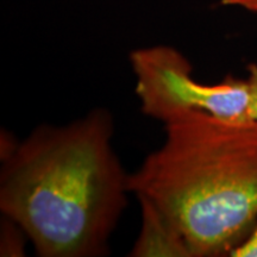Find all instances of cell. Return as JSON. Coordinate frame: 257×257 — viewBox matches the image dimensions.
Listing matches in <instances>:
<instances>
[{
    "instance_id": "cell-1",
    "label": "cell",
    "mask_w": 257,
    "mask_h": 257,
    "mask_svg": "<svg viewBox=\"0 0 257 257\" xmlns=\"http://www.w3.org/2000/svg\"><path fill=\"white\" fill-rule=\"evenodd\" d=\"M113 120L96 108L42 125L3 160L0 210L42 257H98L126 206L128 175L112 146Z\"/></svg>"
},
{
    "instance_id": "cell-2",
    "label": "cell",
    "mask_w": 257,
    "mask_h": 257,
    "mask_svg": "<svg viewBox=\"0 0 257 257\" xmlns=\"http://www.w3.org/2000/svg\"><path fill=\"white\" fill-rule=\"evenodd\" d=\"M128 175V192L172 223L192 257L231 255L257 225V120L192 110Z\"/></svg>"
},
{
    "instance_id": "cell-3",
    "label": "cell",
    "mask_w": 257,
    "mask_h": 257,
    "mask_svg": "<svg viewBox=\"0 0 257 257\" xmlns=\"http://www.w3.org/2000/svg\"><path fill=\"white\" fill-rule=\"evenodd\" d=\"M136 94L143 113L166 123L187 111L199 110L231 121L249 118L246 80L227 76L205 85L192 76L189 61L172 47L157 46L130 54Z\"/></svg>"
},
{
    "instance_id": "cell-4",
    "label": "cell",
    "mask_w": 257,
    "mask_h": 257,
    "mask_svg": "<svg viewBox=\"0 0 257 257\" xmlns=\"http://www.w3.org/2000/svg\"><path fill=\"white\" fill-rule=\"evenodd\" d=\"M142 229L130 256L192 257L186 243L172 223L149 202L140 201Z\"/></svg>"
},
{
    "instance_id": "cell-5",
    "label": "cell",
    "mask_w": 257,
    "mask_h": 257,
    "mask_svg": "<svg viewBox=\"0 0 257 257\" xmlns=\"http://www.w3.org/2000/svg\"><path fill=\"white\" fill-rule=\"evenodd\" d=\"M2 225V256L23 255V237L27 234L14 220L5 217Z\"/></svg>"
},
{
    "instance_id": "cell-6",
    "label": "cell",
    "mask_w": 257,
    "mask_h": 257,
    "mask_svg": "<svg viewBox=\"0 0 257 257\" xmlns=\"http://www.w3.org/2000/svg\"><path fill=\"white\" fill-rule=\"evenodd\" d=\"M249 76L246 79L249 86V118L257 120V64L248 67Z\"/></svg>"
},
{
    "instance_id": "cell-7",
    "label": "cell",
    "mask_w": 257,
    "mask_h": 257,
    "mask_svg": "<svg viewBox=\"0 0 257 257\" xmlns=\"http://www.w3.org/2000/svg\"><path fill=\"white\" fill-rule=\"evenodd\" d=\"M232 257H257V225L245 240L231 252Z\"/></svg>"
},
{
    "instance_id": "cell-8",
    "label": "cell",
    "mask_w": 257,
    "mask_h": 257,
    "mask_svg": "<svg viewBox=\"0 0 257 257\" xmlns=\"http://www.w3.org/2000/svg\"><path fill=\"white\" fill-rule=\"evenodd\" d=\"M221 4L226 6H238L248 11L257 12V0H221Z\"/></svg>"
}]
</instances>
